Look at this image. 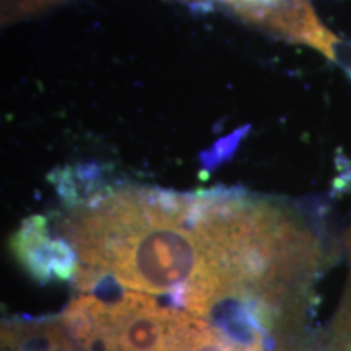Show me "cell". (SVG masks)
Wrapping results in <instances>:
<instances>
[{
	"mask_svg": "<svg viewBox=\"0 0 351 351\" xmlns=\"http://www.w3.org/2000/svg\"><path fill=\"white\" fill-rule=\"evenodd\" d=\"M82 288L109 276L127 288L176 295L202 263L192 202L152 194H116L70 228Z\"/></svg>",
	"mask_w": 351,
	"mask_h": 351,
	"instance_id": "obj_1",
	"label": "cell"
},
{
	"mask_svg": "<svg viewBox=\"0 0 351 351\" xmlns=\"http://www.w3.org/2000/svg\"><path fill=\"white\" fill-rule=\"evenodd\" d=\"M252 2H254V0H252ZM257 2H267V0H257Z\"/></svg>",
	"mask_w": 351,
	"mask_h": 351,
	"instance_id": "obj_3",
	"label": "cell"
},
{
	"mask_svg": "<svg viewBox=\"0 0 351 351\" xmlns=\"http://www.w3.org/2000/svg\"><path fill=\"white\" fill-rule=\"evenodd\" d=\"M12 249L21 265L43 283L54 278L70 280L77 269L72 245L52 238L41 218L28 219L20 228L12 239Z\"/></svg>",
	"mask_w": 351,
	"mask_h": 351,
	"instance_id": "obj_2",
	"label": "cell"
}]
</instances>
